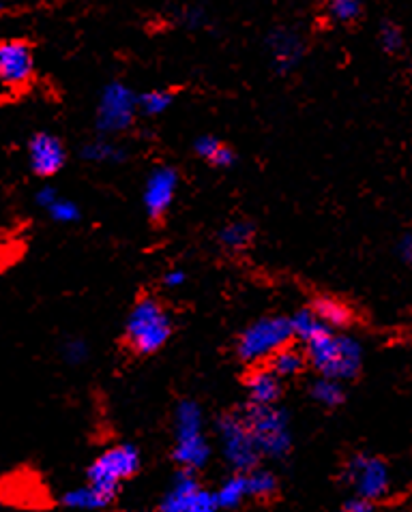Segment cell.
Here are the masks:
<instances>
[{"instance_id": "6da1fadb", "label": "cell", "mask_w": 412, "mask_h": 512, "mask_svg": "<svg viewBox=\"0 0 412 512\" xmlns=\"http://www.w3.org/2000/svg\"><path fill=\"white\" fill-rule=\"evenodd\" d=\"M305 356L320 373V378L346 382L357 378L361 371L363 348L357 339L325 330L316 339L305 343Z\"/></svg>"}, {"instance_id": "7a4b0ae2", "label": "cell", "mask_w": 412, "mask_h": 512, "mask_svg": "<svg viewBox=\"0 0 412 512\" xmlns=\"http://www.w3.org/2000/svg\"><path fill=\"white\" fill-rule=\"evenodd\" d=\"M172 337V318L155 296H142L129 311L125 339L140 356L157 354Z\"/></svg>"}, {"instance_id": "3957f363", "label": "cell", "mask_w": 412, "mask_h": 512, "mask_svg": "<svg viewBox=\"0 0 412 512\" xmlns=\"http://www.w3.org/2000/svg\"><path fill=\"white\" fill-rule=\"evenodd\" d=\"M243 423L260 450V455L271 459H282L292 448V431L288 414L277 405L247 403L241 412Z\"/></svg>"}, {"instance_id": "277c9868", "label": "cell", "mask_w": 412, "mask_h": 512, "mask_svg": "<svg viewBox=\"0 0 412 512\" xmlns=\"http://www.w3.org/2000/svg\"><path fill=\"white\" fill-rule=\"evenodd\" d=\"M174 427H176L174 459L189 472L204 468V463L211 457V446L202 433L200 405L196 401H181L176 405Z\"/></svg>"}, {"instance_id": "5b68a950", "label": "cell", "mask_w": 412, "mask_h": 512, "mask_svg": "<svg viewBox=\"0 0 412 512\" xmlns=\"http://www.w3.org/2000/svg\"><path fill=\"white\" fill-rule=\"evenodd\" d=\"M292 324L286 315H267L254 324H249L237 343V354L245 363H260V360H269L275 352H279L290 341Z\"/></svg>"}, {"instance_id": "8992f818", "label": "cell", "mask_w": 412, "mask_h": 512, "mask_svg": "<svg viewBox=\"0 0 412 512\" xmlns=\"http://www.w3.org/2000/svg\"><path fill=\"white\" fill-rule=\"evenodd\" d=\"M138 95L125 82H110L103 86L97 110L95 129L103 138H114L134 127L138 116Z\"/></svg>"}, {"instance_id": "52a82bcc", "label": "cell", "mask_w": 412, "mask_h": 512, "mask_svg": "<svg viewBox=\"0 0 412 512\" xmlns=\"http://www.w3.org/2000/svg\"><path fill=\"white\" fill-rule=\"evenodd\" d=\"M140 470V453L136 446L121 444L114 446L106 453L99 455L95 463L88 468V480L95 489L106 493L108 498L114 500L116 491H119L121 483L134 476Z\"/></svg>"}, {"instance_id": "ba28073f", "label": "cell", "mask_w": 412, "mask_h": 512, "mask_svg": "<svg viewBox=\"0 0 412 512\" xmlns=\"http://www.w3.org/2000/svg\"><path fill=\"white\" fill-rule=\"evenodd\" d=\"M217 435L219 446H222V455L234 472H249L258 468L262 455L252 433H249L247 425L243 423L241 414H226L219 418Z\"/></svg>"}, {"instance_id": "9c48e42d", "label": "cell", "mask_w": 412, "mask_h": 512, "mask_svg": "<svg viewBox=\"0 0 412 512\" xmlns=\"http://www.w3.org/2000/svg\"><path fill=\"white\" fill-rule=\"evenodd\" d=\"M346 483L359 498L372 502L385 498L391 483L387 463L372 455H355L346 465Z\"/></svg>"}, {"instance_id": "30bf717a", "label": "cell", "mask_w": 412, "mask_h": 512, "mask_svg": "<svg viewBox=\"0 0 412 512\" xmlns=\"http://www.w3.org/2000/svg\"><path fill=\"white\" fill-rule=\"evenodd\" d=\"M35 78L33 45L22 39L0 41V84L9 90H22Z\"/></svg>"}, {"instance_id": "8fae6325", "label": "cell", "mask_w": 412, "mask_h": 512, "mask_svg": "<svg viewBox=\"0 0 412 512\" xmlns=\"http://www.w3.org/2000/svg\"><path fill=\"white\" fill-rule=\"evenodd\" d=\"M159 512H217V502L213 493L198 485L194 472L185 470L176 474Z\"/></svg>"}, {"instance_id": "7c38bea8", "label": "cell", "mask_w": 412, "mask_h": 512, "mask_svg": "<svg viewBox=\"0 0 412 512\" xmlns=\"http://www.w3.org/2000/svg\"><path fill=\"white\" fill-rule=\"evenodd\" d=\"M179 170L172 168V165H157L151 170L149 178L144 183L142 202L144 210L153 221H161L170 210L174 195L179 191Z\"/></svg>"}, {"instance_id": "4fadbf2b", "label": "cell", "mask_w": 412, "mask_h": 512, "mask_svg": "<svg viewBox=\"0 0 412 512\" xmlns=\"http://www.w3.org/2000/svg\"><path fill=\"white\" fill-rule=\"evenodd\" d=\"M264 48H267L271 67L279 73L286 75L301 65L305 56V39L297 28L290 26H277L264 39Z\"/></svg>"}, {"instance_id": "5bb4252c", "label": "cell", "mask_w": 412, "mask_h": 512, "mask_svg": "<svg viewBox=\"0 0 412 512\" xmlns=\"http://www.w3.org/2000/svg\"><path fill=\"white\" fill-rule=\"evenodd\" d=\"M28 163L39 178H52L65 168L67 148L54 133L39 131L28 142Z\"/></svg>"}, {"instance_id": "9a60e30c", "label": "cell", "mask_w": 412, "mask_h": 512, "mask_svg": "<svg viewBox=\"0 0 412 512\" xmlns=\"http://www.w3.org/2000/svg\"><path fill=\"white\" fill-rule=\"evenodd\" d=\"M249 403L275 405L282 397V382L269 367H258L247 375Z\"/></svg>"}, {"instance_id": "2e32d148", "label": "cell", "mask_w": 412, "mask_h": 512, "mask_svg": "<svg viewBox=\"0 0 412 512\" xmlns=\"http://www.w3.org/2000/svg\"><path fill=\"white\" fill-rule=\"evenodd\" d=\"M194 153L196 157L213 165L217 170H230L239 161L237 150L224 144L222 140H217L215 135H200V138L194 142Z\"/></svg>"}, {"instance_id": "e0dca14e", "label": "cell", "mask_w": 412, "mask_h": 512, "mask_svg": "<svg viewBox=\"0 0 412 512\" xmlns=\"http://www.w3.org/2000/svg\"><path fill=\"white\" fill-rule=\"evenodd\" d=\"M309 309H312L316 318L325 326H329L331 330L344 328L352 322L350 307L346 303H342L340 298H333V296H327V294L316 296L312 300V307H309Z\"/></svg>"}, {"instance_id": "ac0fdd59", "label": "cell", "mask_w": 412, "mask_h": 512, "mask_svg": "<svg viewBox=\"0 0 412 512\" xmlns=\"http://www.w3.org/2000/svg\"><path fill=\"white\" fill-rule=\"evenodd\" d=\"M80 157L84 161H93V163H123L127 159V150L116 144L114 140L99 135V138L86 142L80 148Z\"/></svg>"}, {"instance_id": "d6986e66", "label": "cell", "mask_w": 412, "mask_h": 512, "mask_svg": "<svg viewBox=\"0 0 412 512\" xmlns=\"http://www.w3.org/2000/svg\"><path fill=\"white\" fill-rule=\"evenodd\" d=\"M254 238H256V228L249 221H232V223L224 225V228L217 234L219 245H222L230 253L245 251L249 245L254 243Z\"/></svg>"}, {"instance_id": "ffe728a7", "label": "cell", "mask_w": 412, "mask_h": 512, "mask_svg": "<svg viewBox=\"0 0 412 512\" xmlns=\"http://www.w3.org/2000/svg\"><path fill=\"white\" fill-rule=\"evenodd\" d=\"M305 363H307L305 352L292 348V345H286V348L275 352L269 358V369L277 375V378H292V375H297L305 369Z\"/></svg>"}, {"instance_id": "44dd1931", "label": "cell", "mask_w": 412, "mask_h": 512, "mask_svg": "<svg viewBox=\"0 0 412 512\" xmlns=\"http://www.w3.org/2000/svg\"><path fill=\"white\" fill-rule=\"evenodd\" d=\"M215 502L217 508H237L247 495V480H245V472H237L234 476L226 478L222 487H219L215 493Z\"/></svg>"}, {"instance_id": "7402d4cb", "label": "cell", "mask_w": 412, "mask_h": 512, "mask_svg": "<svg viewBox=\"0 0 412 512\" xmlns=\"http://www.w3.org/2000/svg\"><path fill=\"white\" fill-rule=\"evenodd\" d=\"M110 502H112V498H108L106 493H101L93 485L71 489L63 495V504L69 508H76V510H97V508L108 506Z\"/></svg>"}, {"instance_id": "603a6c76", "label": "cell", "mask_w": 412, "mask_h": 512, "mask_svg": "<svg viewBox=\"0 0 412 512\" xmlns=\"http://www.w3.org/2000/svg\"><path fill=\"white\" fill-rule=\"evenodd\" d=\"M174 90L170 88H153V90H146V93L138 95V112L144 116H161L166 114L172 103H174Z\"/></svg>"}, {"instance_id": "cb8c5ba5", "label": "cell", "mask_w": 412, "mask_h": 512, "mask_svg": "<svg viewBox=\"0 0 412 512\" xmlns=\"http://www.w3.org/2000/svg\"><path fill=\"white\" fill-rule=\"evenodd\" d=\"M363 13V0H325V15L335 26L355 24Z\"/></svg>"}, {"instance_id": "d4e9b609", "label": "cell", "mask_w": 412, "mask_h": 512, "mask_svg": "<svg viewBox=\"0 0 412 512\" xmlns=\"http://www.w3.org/2000/svg\"><path fill=\"white\" fill-rule=\"evenodd\" d=\"M292 324V335L297 337L301 343H309L312 339H316L318 335L325 333V330H331L329 326L322 324L312 309H301L290 318Z\"/></svg>"}, {"instance_id": "484cf974", "label": "cell", "mask_w": 412, "mask_h": 512, "mask_svg": "<svg viewBox=\"0 0 412 512\" xmlns=\"http://www.w3.org/2000/svg\"><path fill=\"white\" fill-rule=\"evenodd\" d=\"M312 397L320 405H325V408H337V405L344 403L346 393L342 388V382L329 380V378H318L312 384Z\"/></svg>"}, {"instance_id": "4316f807", "label": "cell", "mask_w": 412, "mask_h": 512, "mask_svg": "<svg viewBox=\"0 0 412 512\" xmlns=\"http://www.w3.org/2000/svg\"><path fill=\"white\" fill-rule=\"evenodd\" d=\"M245 480L249 498H271L277 491V478L269 470H249L245 472Z\"/></svg>"}, {"instance_id": "83f0119b", "label": "cell", "mask_w": 412, "mask_h": 512, "mask_svg": "<svg viewBox=\"0 0 412 512\" xmlns=\"http://www.w3.org/2000/svg\"><path fill=\"white\" fill-rule=\"evenodd\" d=\"M378 43L387 54H400L406 45L404 30L395 22H382L378 30Z\"/></svg>"}, {"instance_id": "f1b7e54d", "label": "cell", "mask_w": 412, "mask_h": 512, "mask_svg": "<svg viewBox=\"0 0 412 512\" xmlns=\"http://www.w3.org/2000/svg\"><path fill=\"white\" fill-rule=\"evenodd\" d=\"M46 213L56 221V223H76L80 221L82 213H80V206L76 202H71L67 198H58L46 208Z\"/></svg>"}, {"instance_id": "f546056e", "label": "cell", "mask_w": 412, "mask_h": 512, "mask_svg": "<svg viewBox=\"0 0 412 512\" xmlns=\"http://www.w3.org/2000/svg\"><path fill=\"white\" fill-rule=\"evenodd\" d=\"M179 22L187 28V30H200L209 22V15L202 7H187L179 13Z\"/></svg>"}, {"instance_id": "4dcf8cb0", "label": "cell", "mask_w": 412, "mask_h": 512, "mask_svg": "<svg viewBox=\"0 0 412 512\" xmlns=\"http://www.w3.org/2000/svg\"><path fill=\"white\" fill-rule=\"evenodd\" d=\"M63 356L69 365H80L88 358V345L82 339H69L63 345Z\"/></svg>"}, {"instance_id": "1f68e13d", "label": "cell", "mask_w": 412, "mask_h": 512, "mask_svg": "<svg viewBox=\"0 0 412 512\" xmlns=\"http://www.w3.org/2000/svg\"><path fill=\"white\" fill-rule=\"evenodd\" d=\"M56 198H58V191H56L54 187H43V189H39L37 195H35L37 204H39L43 210H46Z\"/></svg>"}, {"instance_id": "d6a6232c", "label": "cell", "mask_w": 412, "mask_h": 512, "mask_svg": "<svg viewBox=\"0 0 412 512\" xmlns=\"http://www.w3.org/2000/svg\"><path fill=\"white\" fill-rule=\"evenodd\" d=\"M185 279H187V275L183 273V270H168V273L164 275V285L170 290H176V288H181Z\"/></svg>"}, {"instance_id": "836d02e7", "label": "cell", "mask_w": 412, "mask_h": 512, "mask_svg": "<svg viewBox=\"0 0 412 512\" xmlns=\"http://www.w3.org/2000/svg\"><path fill=\"white\" fill-rule=\"evenodd\" d=\"M344 510L346 512H376V506L372 504V500L357 498V500H350Z\"/></svg>"}, {"instance_id": "e575fe53", "label": "cell", "mask_w": 412, "mask_h": 512, "mask_svg": "<svg viewBox=\"0 0 412 512\" xmlns=\"http://www.w3.org/2000/svg\"><path fill=\"white\" fill-rule=\"evenodd\" d=\"M400 255H402V260H404L408 266H412V230L402 238V243H400Z\"/></svg>"}, {"instance_id": "d590c367", "label": "cell", "mask_w": 412, "mask_h": 512, "mask_svg": "<svg viewBox=\"0 0 412 512\" xmlns=\"http://www.w3.org/2000/svg\"><path fill=\"white\" fill-rule=\"evenodd\" d=\"M3 90H5V88H3V84H0V93H3Z\"/></svg>"}, {"instance_id": "8d00e7d4", "label": "cell", "mask_w": 412, "mask_h": 512, "mask_svg": "<svg viewBox=\"0 0 412 512\" xmlns=\"http://www.w3.org/2000/svg\"><path fill=\"white\" fill-rule=\"evenodd\" d=\"M0 11H3V5H0Z\"/></svg>"}]
</instances>
